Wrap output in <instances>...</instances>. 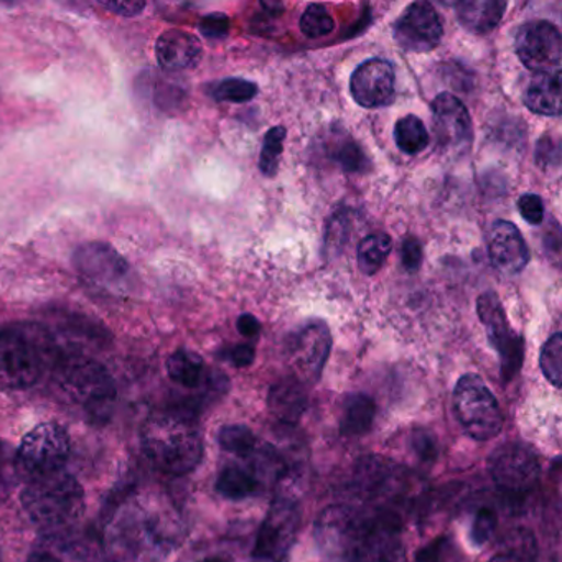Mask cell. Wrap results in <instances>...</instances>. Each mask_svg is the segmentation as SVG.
I'll return each mask as SVG.
<instances>
[{"label": "cell", "mask_w": 562, "mask_h": 562, "mask_svg": "<svg viewBox=\"0 0 562 562\" xmlns=\"http://www.w3.org/2000/svg\"><path fill=\"white\" fill-rule=\"evenodd\" d=\"M176 536L172 518L154 496H133L106 526V551L114 562H162Z\"/></svg>", "instance_id": "1"}, {"label": "cell", "mask_w": 562, "mask_h": 562, "mask_svg": "<svg viewBox=\"0 0 562 562\" xmlns=\"http://www.w3.org/2000/svg\"><path fill=\"white\" fill-rule=\"evenodd\" d=\"M140 446L154 469L173 476L193 472L205 452L195 420L177 411L150 416L140 432Z\"/></svg>", "instance_id": "2"}, {"label": "cell", "mask_w": 562, "mask_h": 562, "mask_svg": "<svg viewBox=\"0 0 562 562\" xmlns=\"http://www.w3.org/2000/svg\"><path fill=\"white\" fill-rule=\"evenodd\" d=\"M22 506L38 531L54 536L67 535L85 513V490L77 476L58 470L25 483Z\"/></svg>", "instance_id": "3"}, {"label": "cell", "mask_w": 562, "mask_h": 562, "mask_svg": "<svg viewBox=\"0 0 562 562\" xmlns=\"http://www.w3.org/2000/svg\"><path fill=\"white\" fill-rule=\"evenodd\" d=\"M57 345L45 328L18 325L0 331V390L35 386L58 360Z\"/></svg>", "instance_id": "4"}, {"label": "cell", "mask_w": 562, "mask_h": 562, "mask_svg": "<svg viewBox=\"0 0 562 562\" xmlns=\"http://www.w3.org/2000/svg\"><path fill=\"white\" fill-rule=\"evenodd\" d=\"M55 393L88 416H106L116 397V384L106 368L88 357L60 355L52 368Z\"/></svg>", "instance_id": "5"}, {"label": "cell", "mask_w": 562, "mask_h": 562, "mask_svg": "<svg viewBox=\"0 0 562 562\" xmlns=\"http://www.w3.org/2000/svg\"><path fill=\"white\" fill-rule=\"evenodd\" d=\"M70 434L58 423H44L22 439L14 457L15 472L25 483L64 470L70 457Z\"/></svg>", "instance_id": "6"}, {"label": "cell", "mask_w": 562, "mask_h": 562, "mask_svg": "<svg viewBox=\"0 0 562 562\" xmlns=\"http://www.w3.org/2000/svg\"><path fill=\"white\" fill-rule=\"evenodd\" d=\"M453 409L465 432L475 440H490L503 427V414L479 374H463L453 390Z\"/></svg>", "instance_id": "7"}, {"label": "cell", "mask_w": 562, "mask_h": 562, "mask_svg": "<svg viewBox=\"0 0 562 562\" xmlns=\"http://www.w3.org/2000/svg\"><path fill=\"white\" fill-rule=\"evenodd\" d=\"M476 314L486 337L499 355L503 381H512L525 361V338L516 334L506 318L505 308L495 292H483L476 301Z\"/></svg>", "instance_id": "8"}, {"label": "cell", "mask_w": 562, "mask_h": 562, "mask_svg": "<svg viewBox=\"0 0 562 562\" xmlns=\"http://www.w3.org/2000/svg\"><path fill=\"white\" fill-rule=\"evenodd\" d=\"M301 515L289 496H278L259 528L255 558L259 562H288L297 539Z\"/></svg>", "instance_id": "9"}, {"label": "cell", "mask_w": 562, "mask_h": 562, "mask_svg": "<svg viewBox=\"0 0 562 562\" xmlns=\"http://www.w3.org/2000/svg\"><path fill=\"white\" fill-rule=\"evenodd\" d=\"M348 562H406L401 519L380 513L364 518Z\"/></svg>", "instance_id": "10"}, {"label": "cell", "mask_w": 562, "mask_h": 562, "mask_svg": "<svg viewBox=\"0 0 562 562\" xmlns=\"http://www.w3.org/2000/svg\"><path fill=\"white\" fill-rule=\"evenodd\" d=\"M493 482L509 495H522L535 488L541 475L538 457L529 447L506 442L490 457Z\"/></svg>", "instance_id": "11"}, {"label": "cell", "mask_w": 562, "mask_h": 562, "mask_svg": "<svg viewBox=\"0 0 562 562\" xmlns=\"http://www.w3.org/2000/svg\"><path fill=\"white\" fill-rule=\"evenodd\" d=\"M515 48L519 61L532 74L561 71V32L551 22H526L516 34Z\"/></svg>", "instance_id": "12"}, {"label": "cell", "mask_w": 562, "mask_h": 562, "mask_svg": "<svg viewBox=\"0 0 562 562\" xmlns=\"http://www.w3.org/2000/svg\"><path fill=\"white\" fill-rule=\"evenodd\" d=\"M437 146L447 156H463L472 147L473 130L469 111L459 98L440 93L430 104Z\"/></svg>", "instance_id": "13"}, {"label": "cell", "mask_w": 562, "mask_h": 562, "mask_svg": "<svg viewBox=\"0 0 562 562\" xmlns=\"http://www.w3.org/2000/svg\"><path fill=\"white\" fill-rule=\"evenodd\" d=\"M394 41L411 54H427L439 47L443 25L430 2L417 0L394 24Z\"/></svg>", "instance_id": "14"}, {"label": "cell", "mask_w": 562, "mask_h": 562, "mask_svg": "<svg viewBox=\"0 0 562 562\" xmlns=\"http://www.w3.org/2000/svg\"><path fill=\"white\" fill-rule=\"evenodd\" d=\"M331 335L324 322H311L292 338L289 345V363L301 383H315L330 355Z\"/></svg>", "instance_id": "15"}, {"label": "cell", "mask_w": 562, "mask_h": 562, "mask_svg": "<svg viewBox=\"0 0 562 562\" xmlns=\"http://www.w3.org/2000/svg\"><path fill=\"white\" fill-rule=\"evenodd\" d=\"M363 522L364 516L348 506H330L317 521L318 544L335 562H348Z\"/></svg>", "instance_id": "16"}, {"label": "cell", "mask_w": 562, "mask_h": 562, "mask_svg": "<svg viewBox=\"0 0 562 562\" xmlns=\"http://www.w3.org/2000/svg\"><path fill=\"white\" fill-rule=\"evenodd\" d=\"M350 93L355 103L367 110L390 106L396 97V74L393 65L383 58L363 61L351 75Z\"/></svg>", "instance_id": "17"}, {"label": "cell", "mask_w": 562, "mask_h": 562, "mask_svg": "<svg viewBox=\"0 0 562 562\" xmlns=\"http://www.w3.org/2000/svg\"><path fill=\"white\" fill-rule=\"evenodd\" d=\"M74 262L83 278L101 285L117 284L131 272L130 262L113 246L101 241L80 246L75 252Z\"/></svg>", "instance_id": "18"}, {"label": "cell", "mask_w": 562, "mask_h": 562, "mask_svg": "<svg viewBox=\"0 0 562 562\" xmlns=\"http://www.w3.org/2000/svg\"><path fill=\"white\" fill-rule=\"evenodd\" d=\"M488 256L493 268L503 276H516L528 266L529 249L512 222L498 220L490 229Z\"/></svg>", "instance_id": "19"}, {"label": "cell", "mask_w": 562, "mask_h": 562, "mask_svg": "<svg viewBox=\"0 0 562 562\" xmlns=\"http://www.w3.org/2000/svg\"><path fill=\"white\" fill-rule=\"evenodd\" d=\"M202 54L199 38L179 29L164 32L156 44L157 64L170 74L192 70L202 60Z\"/></svg>", "instance_id": "20"}, {"label": "cell", "mask_w": 562, "mask_h": 562, "mask_svg": "<svg viewBox=\"0 0 562 562\" xmlns=\"http://www.w3.org/2000/svg\"><path fill=\"white\" fill-rule=\"evenodd\" d=\"M268 407L276 419L294 426L308 407V394L304 383L295 378L279 381L269 391Z\"/></svg>", "instance_id": "21"}, {"label": "cell", "mask_w": 562, "mask_h": 562, "mask_svg": "<svg viewBox=\"0 0 562 562\" xmlns=\"http://www.w3.org/2000/svg\"><path fill=\"white\" fill-rule=\"evenodd\" d=\"M506 8L505 0H462L457 4V19L470 34L486 35L498 27Z\"/></svg>", "instance_id": "22"}, {"label": "cell", "mask_w": 562, "mask_h": 562, "mask_svg": "<svg viewBox=\"0 0 562 562\" xmlns=\"http://www.w3.org/2000/svg\"><path fill=\"white\" fill-rule=\"evenodd\" d=\"M522 101L531 113L558 117L561 114V71L535 75Z\"/></svg>", "instance_id": "23"}, {"label": "cell", "mask_w": 562, "mask_h": 562, "mask_svg": "<svg viewBox=\"0 0 562 562\" xmlns=\"http://www.w3.org/2000/svg\"><path fill=\"white\" fill-rule=\"evenodd\" d=\"M376 404L367 394H351L341 407L340 429L345 436H361L373 426Z\"/></svg>", "instance_id": "24"}, {"label": "cell", "mask_w": 562, "mask_h": 562, "mask_svg": "<svg viewBox=\"0 0 562 562\" xmlns=\"http://www.w3.org/2000/svg\"><path fill=\"white\" fill-rule=\"evenodd\" d=\"M167 373L170 380L179 386L199 387L205 378V361L199 353L192 350H177L167 360Z\"/></svg>", "instance_id": "25"}, {"label": "cell", "mask_w": 562, "mask_h": 562, "mask_svg": "<svg viewBox=\"0 0 562 562\" xmlns=\"http://www.w3.org/2000/svg\"><path fill=\"white\" fill-rule=\"evenodd\" d=\"M258 476L251 470L239 465H228L220 472L216 492L228 499H245L259 492Z\"/></svg>", "instance_id": "26"}, {"label": "cell", "mask_w": 562, "mask_h": 562, "mask_svg": "<svg viewBox=\"0 0 562 562\" xmlns=\"http://www.w3.org/2000/svg\"><path fill=\"white\" fill-rule=\"evenodd\" d=\"M328 154L341 170L348 173H360L370 167L363 149L347 133H334L328 143Z\"/></svg>", "instance_id": "27"}, {"label": "cell", "mask_w": 562, "mask_h": 562, "mask_svg": "<svg viewBox=\"0 0 562 562\" xmlns=\"http://www.w3.org/2000/svg\"><path fill=\"white\" fill-rule=\"evenodd\" d=\"M393 249V241L386 233H371L358 246V266L364 276H373L383 268Z\"/></svg>", "instance_id": "28"}, {"label": "cell", "mask_w": 562, "mask_h": 562, "mask_svg": "<svg viewBox=\"0 0 562 562\" xmlns=\"http://www.w3.org/2000/svg\"><path fill=\"white\" fill-rule=\"evenodd\" d=\"M394 140H396L397 149L401 153L406 156H417L427 149L430 137L423 120L409 114V116L401 117L394 126Z\"/></svg>", "instance_id": "29"}, {"label": "cell", "mask_w": 562, "mask_h": 562, "mask_svg": "<svg viewBox=\"0 0 562 562\" xmlns=\"http://www.w3.org/2000/svg\"><path fill=\"white\" fill-rule=\"evenodd\" d=\"M258 437L255 436L249 427L233 424V426L222 427L218 434V443L225 452L233 453L236 457L251 456L258 449Z\"/></svg>", "instance_id": "30"}, {"label": "cell", "mask_w": 562, "mask_h": 562, "mask_svg": "<svg viewBox=\"0 0 562 562\" xmlns=\"http://www.w3.org/2000/svg\"><path fill=\"white\" fill-rule=\"evenodd\" d=\"M258 85L243 78H226L213 87V100L218 103L243 104L258 97Z\"/></svg>", "instance_id": "31"}, {"label": "cell", "mask_w": 562, "mask_h": 562, "mask_svg": "<svg viewBox=\"0 0 562 562\" xmlns=\"http://www.w3.org/2000/svg\"><path fill=\"white\" fill-rule=\"evenodd\" d=\"M416 562H467V559L456 539L440 536L417 552Z\"/></svg>", "instance_id": "32"}, {"label": "cell", "mask_w": 562, "mask_h": 562, "mask_svg": "<svg viewBox=\"0 0 562 562\" xmlns=\"http://www.w3.org/2000/svg\"><path fill=\"white\" fill-rule=\"evenodd\" d=\"M285 127H271L266 134L265 144H262L261 157H259V169L266 177L276 176L279 162H281L282 153H284Z\"/></svg>", "instance_id": "33"}, {"label": "cell", "mask_w": 562, "mask_h": 562, "mask_svg": "<svg viewBox=\"0 0 562 562\" xmlns=\"http://www.w3.org/2000/svg\"><path fill=\"white\" fill-rule=\"evenodd\" d=\"M335 31L330 12L322 4H311L301 18V32L307 38H322Z\"/></svg>", "instance_id": "34"}, {"label": "cell", "mask_w": 562, "mask_h": 562, "mask_svg": "<svg viewBox=\"0 0 562 562\" xmlns=\"http://www.w3.org/2000/svg\"><path fill=\"white\" fill-rule=\"evenodd\" d=\"M562 335L554 334L546 341L539 357L542 374L554 387H561L562 381Z\"/></svg>", "instance_id": "35"}, {"label": "cell", "mask_w": 562, "mask_h": 562, "mask_svg": "<svg viewBox=\"0 0 562 562\" xmlns=\"http://www.w3.org/2000/svg\"><path fill=\"white\" fill-rule=\"evenodd\" d=\"M496 522V513L492 508H480L470 528L473 546L486 544L495 532Z\"/></svg>", "instance_id": "36"}, {"label": "cell", "mask_w": 562, "mask_h": 562, "mask_svg": "<svg viewBox=\"0 0 562 562\" xmlns=\"http://www.w3.org/2000/svg\"><path fill=\"white\" fill-rule=\"evenodd\" d=\"M200 34L209 41H222L229 34V19L228 15L222 12H213V14L205 15L200 21Z\"/></svg>", "instance_id": "37"}, {"label": "cell", "mask_w": 562, "mask_h": 562, "mask_svg": "<svg viewBox=\"0 0 562 562\" xmlns=\"http://www.w3.org/2000/svg\"><path fill=\"white\" fill-rule=\"evenodd\" d=\"M518 210L522 220L529 225H541L544 220V203H542L541 196L535 195V193L519 196Z\"/></svg>", "instance_id": "38"}, {"label": "cell", "mask_w": 562, "mask_h": 562, "mask_svg": "<svg viewBox=\"0 0 562 562\" xmlns=\"http://www.w3.org/2000/svg\"><path fill=\"white\" fill-rule=\"evenodd\" d=\"M100 5L123 18H136L146 9L143 0H100Z\"/></svg>", "instance_id": "39"}, {"label": "cell", "mask_w": 562, "mask_h": 562, "mask_svg": "<svg viewBox=\"0 0 562 562\" xmlns=\"http://www.w3.org/2000/svg\"><path fill=\"white\" fill-rule=\"evenodd\" d=\"M401 258H403V266L407 271L414 272L420 268L423 262V246H420L419 239L414 236H407L403 241V248H401Z\"/></svg>", "instance_id": "40"}, {"label": "cell", "mask_w": 562, "mask_h": 562, "mask_svg": "<svg viewBox=\"0 0 562 562\" xmlns=\"http://www.w3.org/2000/svg\"><path fill=\"white\" fill-rule=\"evenodd\" d=\"M411 446H413L414 453L419 457V460L424 462H430L436 459V442H434L430 434L424 432V430H416L411 439Z\"/></svg>", "instance_id": "41"}, {"label": "cell", "mask_w": 562, "mask_h": 562, "mask_svg": "<svg viewBox=\"0 0 562 562\" xmlns=\"http://www.w3.org/2000/svg\"><path fill=\"white\" fill-rule=\"evenodd\" d=\"M536 162L544 169H551L552 166L559 164V146L551 136H542L538 144V153H536Z\"/></svg>", "instance_id": "42"}, {"label": "cell", "mask_w": 562, "mask_h": 562, "mask_svg": "<svg viewBox=\"0 0 562 562\" xmlns=\"http://www.w3.org/2000/svg\"><path fill=\"white\" fill-rule=\"evenodd\" d=\"M226 358H228L229 363L235 364V367L246 368L255 361L256 351L251 345H236V347L229 348Z\"/></svg>", "instance_id": "43"}, {"label": "cell", "mask_w": 562, "mask_h": 562, "mask_svg": "<svg viewBox=\"0 0 562 562\" xmlns=\"http://www.w3.org/2000/svg\"><path fill=\"white\" fill-rule=\"evenodd\" d=\"M236 327H238L239 334L246 338H256L261 334V324L251 314H243L236 322Z\"/></svg>", "instance_id": "44"}, {"label": "cell", "mask_w": 562, "mask_h": 562, "mask_svg": "<svg viewBox=\"0 0 562 562\" xmlns=\"http://www.w3.org/2000/svg\"><path fill=\"white\" fill-rule=\"evenodd\" d=\"M8 493V449L0 442V499Z\"/></svg>", "instance_id": "45"}, {"label": "cell", "mask_w": 562, "mask_h": 562, "mask_svg": "<svg viewBox=\"0 0 562 562\" xmlns=\"http://www.w3.org/2000/svg\"><path fill=\"white\" fill-rule=\"evenodd\" d=\"M488 562H525L516 555L509 554V552H503V554L493 555Z\"/></svg>", "instance_id": "46"}, {"label": "cell", "mask_w": 562, "mask_h": 562, "mask_svg": "<svg viewBox=\"0 0 562 562\" xmlns=\"http://www.w3.org/2000/svg\"><path fill=\"white\" fill-rule=\"evenodd\" d=\"M200 562H232L226 558H222V555H210V558L202 559Z\"/></svg>", "instance_id": "47"}]
</instances>
